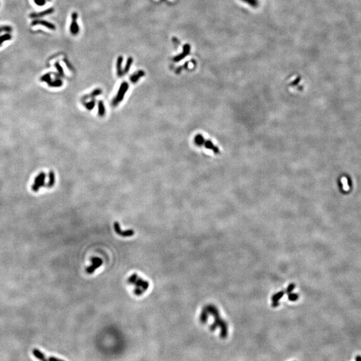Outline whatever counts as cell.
Listing matches in <instances>:
<instances>
[{"label": "cell", "instance_id": "7", "mask_svg": "<svg viewBox=\"0 0 361 361\" xmlns=\"http://www.w3.org/2000/svg\"><path fill=\"white\" fill-rule=\"evenodd\" d=\"M54 9L52 7L50 8H48V9L42 11L41 12H38V13H32L30 15V17L31 18H42L45 15H50L52 14V13H54Z\"/></svg>", "mask_w": 361, "mask_h": 361}, {"label": "cell", "instance_id": "21", "mask_svg": "<svg viewBox=\"0 0 361 361\" xmlns=\"http://www.w3.org/2000/svg\"><path fill=\"white\" fill-rule=\"evenodd\" d=\"M56 67L57 68V69H58V72H59L60 73H62V74L63 73V70H62V68L61 67V66H60V64H59L58 62L56 63Z\"/></svg>", "mask_w": 361, "mask_h": 361}, {"label": "cell", "instance_id": "14", "mask_svg": "<svg viewBox=\"0 0 361 361\" xmlns=\"http://www.w3.org/2000/svg\"><path fill=\"white\" fill-rule=\"evenodd\" d=\"M133 59L132 57H129V58H128V59H127L126 66L125 67L124 70H123V72H124V74H126L129 71V70L131 67V65H132V64H133Z\"/></svg>", "mask_w": 361, "mask_h": 361}, {"label": "cell", "instance_id": "13", "mask_svg": "<svg viewBox=\"0 0 361 361\" xmlns=\"http://www.w3.org/2000/svg\"><path fill=\"white\" fill-rule=\"evenodd\" d=\"M105 108L103 102L100 100L98 102V114L100 117H103L105 114Z\"/></svg>", "mask_w": 361, "mask_h": 361}, {"label": "cell", "instance_id": "24", "mask_svg": "<svg viewBox=\"0 0 361 361\" xmlns=\"http://www.w3.org/2000/svg\"><path fill=\"white\" fill-rule=\"evenodd\" d=\"M46 1H49V2H50V1H51V0H46Z\"/></svg>", "mask_w": 361, "mask_h": 361}, {"label": "cell", "instance_id": "9", "mask_svg": "<svg viewBox=\"0 0 361 361\" xmlns=\"http://www.w3.org/2000/svg\"><path fill=\"white\" fill-rule=\"evenodd\" d=\"M123 62V57L118 56L117 61V75L118 76L121 77L124 74V72H123L122 69V64Z\"/></svg>", "mask_w": 361, "mask_h": 361}, {"label": "cell", "instance_id": "20", "mask_svg": "<svg viewBox=\"0 0 361 361\" xmlns=\"http://www.w3.org/2000/svg\"><path fill=\"white\" fill-rule=\"evenodd\" d=\"M34 3L38 6H43L46 4V0H34Z\"/></svg>", "mask_w": 361, "mask_h": 361}, {"label": "cell", "instance_id": "4", "mask_svg": "<svg viewBox=\"0 0 361 361\" xmlns=\"http://www.w3.org/2000/svg\"><path fill=\"white\" fill-rule=\"evenodd\" d=\"M114 229L117 235L120 236L121 237H132V236H133V235H134V233H135L134 231L133 230V229H127V230H125V231L122 230V229H121L120 223L118 222H115L114 223Z\"/></svg>", "mask_w": 361, "mask_h": 361}, {"label": "cell", "instance_id": "11", "mask_svg": "<svg viewBox=\"0 0 361 361\" xmlns=\"http://www.w3.org/2000/svg\"><path fill=\"white\" fill-rule=\"evenodd\" d=\"M203 145H204L205 147H206L207 149H211L215 153H220L219 150L218 149H217L216 147H215L214 145H213V143L210 141H204V142H203Z\"/></svg>", "mask_w": 361, "mask_h": 361}, {"label": "cell", "instance_id": "8", "mask_svg": "<svg viewBox=\"0 0 361 361\" xmlns=\"http://www.w3.org/2000/svg\"><path fill=\"white\" fill-rule=\"evenodd\" d=\"M189 50H190L189 45H188V44L185 45L184 47H183V52L181 53L180 54L175 56V58H173V60L175 62H179L181 60H183L185 57L187 55H188L189 52Z\"/></svg>", "mask_w": 361, "mask_h": 361}, {"label": "cell", "instance_id": "22", "mask_svg": "<svg viewBox=\"0 0 361 361\" xmlns=\"http://www.w3.org/2000/svg\"><path fill=\"white\" fill-rule=\"evenodd\" d=\"M49 361H64L62 359H57L55 357H50V359H49Z\"/></svg>", "mask_w": 361, "mask_h": 361}, {"label": "cell", "instance_id": "12", "mask_svg": "<svg viewBox=\"0 0 361 361\" xmlns=\"http://www.w3.org/2000/svg\"><path fill=\"white\" fill-rule=\"evenodd\" d=\"M102 94V91H101L100 89H96V90H94L92 93H90V94H88V95L84 96V97L83 98V99L84 100H87V99H88V98L95 97L96 96L100 95V94Z\"/></svg>", "mask_w": 361, "mask_h": 361}, {"label": "cell", "instance_id": "18", "mask_svg": "<svg viewBox=\"0 0 361 361\" xmlns=\"http://www.w3.org/2000/svg\"><path fill=\"white\" fill-rule=\"evenodd\" d=\"M13 29H12L11 26H0V34L2 32H7V33H9L11 32Z\"/></svg>", "mask_w": 361, "mask_h": 361}, {"label": "cell", "instance_id": "16", "mask_svg": "<svg viewBox=\"0 0 361 361\" xmlns=\"http://www.w3.org/2000/svg\"><path fill=\"white\" fill-rule=\"evenodd\" d=\"M204 141H205L204 137L202 136V134H197L195 138V142L196 144L199 146L203 145Z\"/></svg>", "mask_w": 361, "mask_h": 361}, {"label": "cell", "instance_id": "2", "mask_svg": "<svg viewBox=\"0 0 361 361\" xmlns=\"http://www.w3.org/2000/svg\"><path fill=\"white\" fill-rule=\"evenodd\" d=\"M103 264V260L98 257H93L90 259V265L86 268V272L88 274H92L96 270Z\"/></svg>", "mask_w": 361, "mask_h": 361}, {"label": "cell", "instance_id": "15", "mask_svg": "<svg viewBox=\"0 0 361 361\" xmlns=\"http://www.w3.org/2000/svg\"><path fill=\"white\" fill-rule=\"evenodd\" d=\"M11 39V35L9 33H7V34H3V35L1 36H0V46H2V44L4 42L10 40Z\"/></svg>", "mask_w": 361, "mask_h": 361}, {"label": "cell", "instance_id": "17", "mask_svg": "<svg viewBox=\"0 0 361 361\" xmlns=\"http://www.w3.org/2000/svg\"><path fill=\"white\" fill-rule=\"evenodd\" d=\"M34 354L36 356V357L39 359L41 361H46V358H45V356L40 350H36V349L34 350Z\"/></svg>", "mask_w": 361, "mask_h": 361}, {"label": "cell", "instance_id": "19", "mask_svg": "<svg viewBox=\"0 0 361 361\" xmlns=\"http://www.w3.org/2000/svg\"><path fill=\"white\" fill-rule=\"evenodd\" d=\"M85 106H86V108H87L89 110H92L94 108V106H95V100H91L90 102H86Z\"/></svg>", "mask_w": 361, "mask_h": 361}, {"label": "cell", "instance_id": "5", "mask_svg": "<svg viewBox=\"0 0 361 361\" xmlns=\"http://www.w3.org/2000/svg\"><path fill=\"white\" fill-rule=\"evenodd\" d=\"M77 19L78 14L76 12H74L72 14V22L70 24V30L71 34L74 36L77 35L80 31L79 26L77 23Z\"/></svg>", "mask_w": 361, "mask_h": 361}, {"label": "cell", "instance_id": "6", "mask_svg": "<svg viewBox=\"0 0 361 361\" xmlns=\"http://www.w3.org/2000/svg\"><path fill=\"white\" fill-rule=\"evenodd\" d=\"M36 25H42L46 28L51 30H56V26L50 22H49L46 20L43 19H35L32 22V26H36Z\"/></svg>", "mask_w": 361, "mask_h": 361}, {"label": "cell", "instance_id": "23", "mask_svg": "<svg viewBox=\"0 0 361 361\" xmlns=\"http://www.w3.org/2000/svg\"><path fill=\"white\" fill-rule=\"evenodd\" d=\"M356 361H361V356L358 355L356 356Z\"/></svg>", "mask_w": 361, "mask_h": 361}, {"label": "cell", "instance_id": "1", "mask_svg": "<svg viewBox=\"0 0 361 361\" xmlns=\"http://www.w3.org/2000/svg\"><path fill=\"white\" fill-rule=\"evenodd\" d=\"M128 284L134 287V294L137 296H141L145 294L149 288V282L144 280L137 274H133L127 280Z\"/></svg>", "mask_w": 361, "mask_h": 361}, {"label": "cell", "instance_id": "10", "mask_svg": "<svg viewBox=\"0 0 361 361\" xmlns=\"http://www.w3.org/2000/svg\"><path fill=\"white\" fill-rule=\"evenodd\" d=\"M145 75V72L144 71L139 70L137 72H136L135 74H134L131 76L130 78V80L132 83H136L137 82L141 79V78L144 76Z\"/></svg>", "mask_w": 361, "mask_h": 361}, {"label": "cell", "instance_id": "3", "mask_svg": "<svg viewBox=\"0 0 361 361\" xmlns=\"http://www.w3.org/2000/svg\"><path fill=\"white\" fill-rule=\"evenodd\" d=\"M129 89V84L126 82L125 83H122L121 86L120 87L119 90H118L117 95L116 96V97L114 98V100L113 101V104L116 106L117 105L118 103H120V102L123 100V98L125 97V94L127 91V90Z\"/></svg>", "mask_w": 361, "mask_h": 361}]
</instances>
